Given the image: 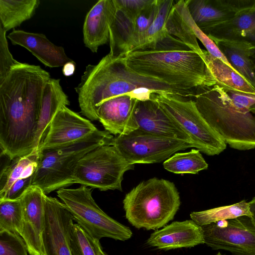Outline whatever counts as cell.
Returning a JSON list of instances; mask_svg holds the SVG:
<instances>
[{"instance_id":"cell-1","label":"cell","mask_w":255,"mask_h":255,"mask_svg":"<svg viewBox=\"0 0 255 255\" xmlns=\"http://www.w3.org/2000/svg\"><path fill=\"white\" fill-rule=\"evenodd\" d=\"M50 78L40 66L19 62L0 82V147L10 160L34 150L43 92Z\"/></svg>"},{"instance_id":"cell-2","label":"cell","mask_w":255,"mask_h":255,"mask_svg":"<svg viewBox=\"0 0 255 255\" xmlns=\"http://www.w3.org/2000/svg\"><path fill=\"white\" fill-rule=\"evenodd\" d=\"M81 114L98 120L97 110L104 102L123 95L139 101L150 99L154 93L173 94L190 98L193 92L185 91L158 79L138 73L129 67L125 58L109 54L96 65H88L75 88Z\"/></svg>"},{"instance_id":"cell-3","label":"cell","mask_w":255,"mask_h":255,"mask_svg":"<svg viewBox=\"0 0 255 255\" xmlns=\"http://www.w3.org/2000/svg\"><path fill=\"white\" fill-rule=\"evenodd\" d=\"M124 58L136 72L185 91L215 85L202 57L192 50H136Z\"/></svg>"},{"instance_id":"cell-4","label":"cell","mask_w":255,"mask_h":255,"mask_svg":"<svg viewBox=\"0 0 255 255\" xmlns=\"http://www.w3.org/2000/svg\"><path fill=\"white\" fill-rule=\"evenodd\" d=\"M208 124L233 148H255V116L238 109L217 85L200 86L191 97Z\"/></svg>"},{"instance_id":"cell-5","label":"cell","mask_w":255,"mask_h":255,"mask_svg":"<svg viewBox=\"0 0 255 255\" xmlns=\"http://www.w3.org/2000/svg\"><path fill=\"white\" fill-rule=\"evenodd\" d=\"M180 205L174 183L164 179L151 178L140 182L123 200L125 216L137 229L155 230L172 220Z\"/></svg>"},{"instance_id":"cell-6","label":"cell","mask_w":255,"mask_h":255,"mask_svg":"<svg viewBox=\"0 0 255 255\" xmlns=\"http://www.w3.org/2000/svg\"><path fill=\"white\" fill-rule=\"evenodd\" d=\"M114 137L99 130L80 142L64 147L40 151L32 186L45 194L74 184L72 175L79 160L89 152L103 145H112Z\"/></svg>"},{"instance_id":"cell-7","label":"cell","mask_w":255,"mask_h":255,"mask_svg":"<svg viewBox=\"0 0 255 255\" xmlns=\"http://www.w3.org/2000/svg\"><path fill=\"white\" fill-rule=\"evenodd\" d=\"M91 188H64L57 190L58 197L71 214L73 220L92 239L109 238L125 241L130 239L131 230L106 214L97 204Z\"/></svg>"},{"instance_id":"cell-8","label":"cell","mask_w":255,"mask_h":255,"mask_svg":"<svg viewBox=\"0 0 255 255\" xmlns=\"http://www.w3.org/2000/svg\"><path fill=\"white\" fill-rule=\"evenodd\" d=\"M150 98L190 137L196 148L208 155L219 154L226 149V142L204 119L192 99L156 93Z\"/></svg>"},{"instance_id":"cell-9","label":"cell","mask_w":255,"mask_h":255,"mask_svg":"<svg viewBox=\"0 0 255 255\" xmlns=\"http://www.w3.org/2000/svg\"><path fill=\"white\" fill-rule=\"evenodd\" d=\"M134 169L113 145L100 146L78 162L72 178L74 183L101 191H122L124 173Z\"/></svg>"},{"instance_id":"cell-10","label":"cell","mask_w":255,"mask_h":255,"mask_svg":"<svg viewBox=\"0 0 255 255\" xmlns=\"http://www.w3.org/2000/svg\"><path fill=\"white\" fill-rule=\"evenodd\" d=\"M112 145L129 164L164 161L175 153L193 146L184 141L153 134L137 128L114 137Z\"/></svg>"},{"instance_id":"cell-11","label":"cell","mask_w":255,"mask_h":255,"mask_svg":"<svg viewBox=\"0 0 255 255\" xmlns=\"http://www.w3.org/2000/svg\"><path fill=\"white\" fill-rule=\"evenodd\" d=\"M204 244L213 250L236 255H255V225L243 216L201 226Z\"/></svg>"},{"instance_id":"cell-12","label":"cell","mask_w":255,"mask_h":255,"mask_svg":"<svg viewBox=\"0 0 255 255\" xmlns=\"http://www.w3.org/2000/svg\"><path fill=\"white\" fill-rule=\"evenodd\" d=\"M99 130L89 120L65 106L52 120L39 149H55L73 144Z\"/></svg>"},{"instance_id":"cell-13","label":"cell","mask_w":255,"mask_h":255,"mask_svg":"<svg viewBox=\"0 0 255 255\" xmlns=\"http://www.w3.org/2000/svg\"><path fill=\"white\" fill-rule=\"evenodd\" d=\"M43 243L46 255H72L70 246L73 218L57 198L45 196Z\"/></svg>"},{"instance_id":"cell-14","label":"cell","mask_w":255,"mask_h":255,"mask_svg":"<svg viewBox=\"0 0 255 255\" xmlns=\"http://www.w3.org/2000/svg\"><path fill=\"white\" fill-rule=\"evenodd\" d=\"M46 195L39 187L32 186L20 198L23 211L21 236L30 255H46L43 243Z\"/></svg>"},{"instance_id":"cell-15","label":"cell","mask_w":255,"mask_h":255,"mask_svg":"<svg viewBox=\"0 0 255 255\" xmlns=\"http://www.w3.org/2000/svg\"><path fill=\"white\" fill-rule=\"evenodd\" d=\"M190 14L205 33L239 12L255 8V0H186Z\"/></svg>"},{"instance_id":"cell-16","label":"cell","mask_w":255,"mask_h":255,"mask_svg":"<svg viewBox=\"0 0 255 255\" xmlns=\"http://www.w3.org/2000/svg\"><path fill=\"white\" fill-rule=\"evenodd\" d=\"M40 150L11 160L1 170L0 200L19 199L32 186L38 167Z\"/></svg>"},{"instance_id":"cell-17","label":"cell","mask_w":255,"mask_h":255,"mask_svg":"<svg viewBox=\"0 0 255 255\" xmlns=\"http://www.w3.org/2000/svg\"><path fill=\"white\" fill-rule=\"evenodd\" d=\"M134 114L138 128L153 134L184 141L196 148L190 137L152 99L137 100Z\"/></svg>"},{"instance_id":"cell-18","label":"cell","mask_w":255,"mask_h":255,"mask_svg":"<svg viewBox=\"0 0 255 255\" xmlns=\"http://www.w3.org/2000/svg\"><path fill=\"white\" fill-rule=\"evenodd\" d=\"M137 100L123 95L104 102L98 108V121L106 130L115 135L135 130L138 126L134 113Z\"/></svg>"},{"instance_id":"cell-19","label":"cell","mask_w":255,"mask_h":255,"mask_svg":"<svg viewBox=\"0 0 255 255\" xmlns=\"http://www.w3.org/2000/svg\"><path fill=\"white\" fill-rule=\"evenodd\" d=\"M204 244L201 226L192 220L175 221L150 234L146 244L165 251Z\"/></svg>"},{"instance_id":"cell-20","label":"cell","mask_w":255,"mask_h":255,"mask_svg":"<svg viewBox=\"0 0 255 255\" xmlns=\"http://www.w3.org/2000/svg\"><path fill=\"white\" fill-rule=\"evenodd\" d=\"M7 37L12 44L26 48L42 63L50 68L63 66L72 61L67 56L62 47L52 43L43 34L13 29Z\"/></svg>"},{"instance_id":"cell-21","label":"cell","mask_w":255,"mask_h":255,"mask_svg":"<svg viewBox=\"0 0 255 255\" xmlns=\"http://www.w3.org/2000/svg\"><path fill=\"white\" fill-rule=\"evenodd\" d=\"M113 0H99L87 13L83 25V41L92 52L110 39V25L116 12Z\"/></svg>"},{"instance_id":"cell-22","label":"cell","mask_w":255,"mask_h":255,"mask_svg":"<svg viewBox=\"0 0 255 255\" xmlns=\"http://www.w3.org/2000/svg\"><path fill=\"white\" fill-rule=\"evenodd\" d=\"M206 35L212 40L246 43L255 49V8L239 12L231 19L212 28Z\"/></svg>"},{"instance_id":"cell-23","label":"cell","mask_w":255,"mask_h":255,"mask_svg":"<svg viewBox=\"0 0 255 255\" xmlns=\"http://www.w3.org/2000/svg\"><path fill=\"white\" fill-rule=\"evenodd\" d=\"M60 80L50 78L46 83L42 94L34 150H40L49 125L58 112L64 107L70 105L67 95L63 91Z\"/></svg>"},{"instance_id":"cell-24","label":"cell","mask_w":255,"mask_h":255,"mask_svg":"<svg viewBox=\"0 0 255 255\" xmlns=\"http://www.w3.org/2000/svg\"><path fill=\"white\" fill-rule=\"evenodd\" d=\"M232 68L255 88L254 49L248 44L227 40H213Z\"/></svg>"},{"instance_id":"cell-25","label":"cell","mask_w":255,"mask_h":255,"mask_svg":"<svg viewBox=\"0 0 255 255\" xmlns=\"http://www.w3.org/2000/svg\"><path fill=\"white\" fill-rule=\"evenodd\" d=\"M201 56L215 85L224 91L236 90L255 94V88L224 61L203 49Z\"/></svg>"},{"instance_id":"cell-26","label":"cell","mask_w":255,"mask_h":255,"mask_svg":"<svg viewBox=\"0 0 255 255\" xmlns=\"http://www.w3.org/2000/svg\"><path fill=\"white\" fill-rule=\"evenodd\" d=\"M133 36V20L116 8L110 25L109 54L114 57H125L132 50Z\"/></svg>"},{"instance_id":"cell-27","label":"cell","mask_w":255,"mask_h":255,"mask_svg":"<svg viewBox=\"0 0 255 255\" xmlns=\"http://www.w3.org/2000/svg\"><path fill=\"white\" fill-rule=\"evenodd\" d=\"M39 0H0V26L6 31L31 18L39 6Z\"/></svg>"},{"instance_id":"cell-28","label":"cell","mask_w":255,"mask_h":255,"mask_svg":"<svg viewBox=\"0 0 255 255\" xmlns=\"http://www.w3.org/2000/svg\"><path fill=\"white\" fill-rule=\"evenodd\" d=\"M243 216L251 217L249 203L246 200L232 205L193 212L190 215L191 220L200 226Z\"/></svg>"},{"instance_id":"cell-29","label":"cell","mask_w":255,"mask_h":255,"mask_svg":"<svg viewBox=\"0 0 255 255\" xmlns=\"http://www.w3.org/2000/svg\"><path fill=\"white\" fill-rule=\"evenodd\" d=\"M163 165L166 170L175 174H194L208 167L198 149H192L186 152H176L165 160Z\"/></svg>"},{"instance_id":"cell-30","label":"cell","mask_w":255,"mask_h":255,"mask_svg":"<svg viewBox=\"0 0 255 255\" xmlns=\"http://www.w3.org/2000/svg\"><path fill=\"white\" fill-rule=\"evenodd\" d=\"M174 2L175 1L173 0H158V10L156 17L145 33L143 42L133 51L153 50L155 49L156 43L168 33L166 22Z\"/></svg>"},{"instance_id":"cell-31","label":"cell","mask_w":255,"mask_h":255,"mask_svg":"<svg viewBox=\"0 0 255 255\" xmlns=\"http://www.w3.org/2000/svg\"><path fill=\"white\" fill-rule=\"evenodd\" d=\"M23 211L20 199L0 200V233L10 232L21 236Z\"/></svg>"},{"instance_id":"cell-32","label":"cell","mask_w":255,"mask_h":255,"mask_svg":"<svg viewBox=\"0 0 255 255\" xmlns=\"http://www.w3.org/2000/svg\"><path fill=\"white\" fill-rule=\"evenodd\" d=\"M166 29L170 35L181 40L191 50L202 55V49L198 44L197 38L175 9L174 4L166 20Z\"/></svg>"},{"instance_id":"cell-33","label":"cell","mask_w":255,"mask_h":255,"mask_svg":"<svg viewBox=\"0 0 255 255\" xmlns=\"http://www.w3.org/2000/svg\"><path fill=\"white\" fill-rule=\"evenodd\" d=\"M174 6L186 24L192 29L196 38L204 45L207 51L212 56L221 59L231 67L215 43L196 25L190 14L186 1L184 0L175 1Z\"/></svg>"},{"instance_id":"cell-34","label":"cell","mask_w":255,"mask_h":255,"mask_svg":"<svg viewBox=\"0 0 255 255\" xmlns=\"http://www.w3.org/2000/svg\"><path fill=\"white\" fill-rule=\"evenodd\" d=\"M70 246L72 255H97L92 238L78 224L72 226Z\"/></svg>"},{"instance_id":"cell-35","label":"cell","mask_w":255,"mask_h":255,"mask_svg":"<svg viewBox=\"0 0 255 255\" xmlns=\"http://www.w3.org/2000/svg\"><path fill=\"white\" fill-rule=\"evenodd\" d=\"M158 10V0L133 20V51L143 41L145 33L155 19Z\"/></svg>"},{"instance_id":"cell-36","label":"cell","mask_w":255,"mask_h":255,"mask_svg":"<svg viewBox=\"0 0 255 255\" xmlns=\"http://www.w3.org/2000/svg\"><path fill=\"white\" fill-rule=\"evenodd\" d=\"M27 253L21 236L10 232L0 233V255H28Z\"/></svg>"},{"instance_id":"cell-37","label":"cell","mask_w":255,"mask_h":255,"mask_svg":"<svg viewBox=\"0 0 255 255\" xmlns=\"http://www.w3.org/2000/svg\"><path fill=\"white\" fill-rule=\"evenodd\" d=\"M155 0H113L116 8L123 11L134 20Z\"/></svg>"},{"instance_id":"cell-38","label":"cell","mask_w":255,"mask_h":255,"mask_svg":"<svg viewBox=\"0 0 255 255\" xmlns=\"http://www.w3.org/2000/svg\"><path fill=\"white\" fill-rule=\"evenodd\" d=\"M6 32L0 26V82L4 79L12 67L19 63L13 58L9 50Z\"/></svg>"},{"instance_id":"cell-39","label":"cell","mask_w":255,"mask_h":255,"mask_svg":"<svg viewBox=\"0 0 255 255\" xmlns=\"http://www.w3.org/2000/svg\"><path fill=\"white\" fill-rule=\"evenodd\" d=\"M225 91L234 105L243 112H250L251 107L255 104V94L236 90Z\"/></svg>"},{"instance_id":"cell-40","label":"cell","mask_w":255,"mask_h":255,"mask_svg":"<svg viewBox=\"0 0 255 255\" xmlns=\"http://www.w3.org/2000/svg\"><path fill=\"white\" fill-rule=\"evenodd\" d=\"M63 67V74L65 76H69L72 75L75 70V63L72 60L65 64Z\"/></svg>"},{"instance_id":"cell-41","label":"cell","mask_w":255,"mask_h":255,"mask_svg":"<svg viewBox=\"0 0 255 255\" xmlns=\"http://www.w3.org/2000/svg\"><path fill=\"white\" fill-rule=\"evenodd\" d=\"M92 241L97 255H108L103 251L99 240L92 238Z\"/></svg>"},{"instance_id":"cell-42","label":"cell","mask_w":255,"mask_h":255,"mask_svg":"<svg viewBox=\"0 0 255 255\" xmlns=\"http://www.w3.org/2000/svg\"><path fill=\"white\" fill-rule=\"evenodd\" d=\"M249 203L250 211L251 214V218L255 225V197Z\"/></svg>"},{"instance_id":"cell-43","label":"cell","mask_w":255,"mask_h":255,"mask_svg":"<svg viewBox=\"0 0 255 255\" xmlns=\"http://www.w3.org/2000/svg\"><path fill=\"white\" fill-rule=\"evenodd\" d=\"M250 112L254 115L255 116V104L253 105L250 108Z\"/></svg>"},{"instance_id":"cell-44","label":"cell","mask_w":255,"mask_h":255,"mask_svg":"<svg viewBox=\"0 0 255 255\" xmlns=\"http://www.w3.org/2000/svg\"><path fill=\"white\" fill-rule=\"evenodd\" d=\"M252 58H253L254 62L255 64V49L254 50L253 54L252 55Z\"/></svg>"},{"instance_id":"cell-45","label":"cell","mask_w":255,"mask_h":255,"mask_svg":"<svg viewBox=\"0 0 255 255\" xmlns=\"http://www.w3.org/2000/svg\"><path fill=\"white\" fill-rule=\"evenodd\" d=\"M222 255L220 252H219L217 255Z\"/></svg>"}]
</instances>
